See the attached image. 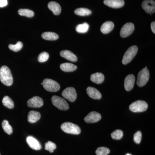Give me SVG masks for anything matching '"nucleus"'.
<instances>
[{"label":"nucleus","mask_w":155,"mask_h":155,"mask_svg":"<svg viewBox=\"0 0 155 155\" xmlns=\"http://www.w3.org/2000/svg\"><path fill=\"white\" fill-rule=\"evenodd\" d=\"M0 81L6 86H10L13 84V75L10 69L6 66L0 68Z\"/></svg>","instance_id":"1"},{"label":"nucleus","mask_w":155,"mask_h":155,"mask_svg":"<svg viewBox=\"0 0 155 155\" xmlns=\"http://www.w3.org/2000/svg\"><path fill=\"white\" fill-rule=\"evenodd\" d=\"M61 128L64 132L70 134H79L81 131L78 125L69 122L63 123L61 125Z\"/></svg>","instance_id":"2"},{"label":"nucleus","mask_w":155,"mask_h":155,"mask_svg":"<svg viewBox=\"0 0 155 155\" xmlns=\"http://www.w3.org/2000/svg\"><path fill=\"white\" fill-rule=\"evenodd\" d=\"M138 51V47L134 45L129 48L125 52L122 59V63L124 65H126L130 63L134 58L136 55Z\"/></svg>","instance_id":"3"},{"label":"nucleus","mask_w":155,"mask_h":155,"mask_svg":"<svg viewBox=\"0 0 155 155\" xmlns=\"http://www.w3.org/2000/svg\"><path fill=\"white\" fill-rule=\"evenodd\" d=\"M148 107V104L145 101L138 100L132 103L129 106V109L134 113H139L146 111Z\"/></svg>","instance_id":"4"},{"label":"nucleus","mask_w":155,"mask_h":155,"mask_svg":"<svg viewBox=\"0 0 155 155\" xmlns=\"http://www.w3.org/2000/svg\"><path fill=\"white\" fill-rule=\"evenodd\" d=\"M52 102L55 107L61 110H67L69 109V105L67 101L63 98L58 96H53Z\"/></svg>","instance_id":"5"},{"label":"nucleus","mask_w":155,"mask_h":155,"mask_svg":"<svg viewBox=\"0 0 155 155\" xmlns=\"http://www.w3.org/2000/svg\"><path fill=\"white\" fill-rule=\"evenodd\" d=\"M42 85L46 90L49 92H57L60 90V85L57 81L50 79L46 78L43 81Z\"/></svg>","instance_id":"6"},{"label":"nucleus","mask_w":155,"mask_h":155,"mask_svg":"<svg viewBox=\"0 0 155 155\" xmlns=\"http://www.w3.org/2000/svg\"><path fill=\"white\" fill-rule=\"evenodd\" d=\"M150 78V72L147 68H143L139 72L137 76V84L140 87L144 86Z\"/></svg>","instance_id":"7"},{"label":"nucleus","mask_w":155,"mask_h":155,"mask_svg":"<svg viewBox=\"0 0 155 155\" xmlns=\"http://www.w3.org/2000/svg\"><path fill=\"white\" fill-rule=\"evenodd\" d=\"M62 96L71 102L75 101L77 98V93L75 89L73 87H68L64 90Z\"/></svg>","instance_id":"8"},{"label":"nucleus","mask_w":155,"mask_h":155,"mask_svg":"<svg viewBox=\"0 0 155 155\" xmlns=\"http://www.w3.org/2000/svg\"><path fill=\"white\" fill-rule=\"evenodd\" d=\"M134 30V25L131 22L126 23L122 26L120 31V36L125 38L127 37L133 33Z\"/></svg>","instance_id":"9"},{"label":"nucleus","mask_w":155,"mask_h":155,"mask_svg":"<svg viewBox=\"0 0 155 155\" xmlns=\"http://www.w3.org/2000/svg\"><path fill=\"white\" fill-rule=\"evenodd\" d=\"M142 7L147 13L151 15L155 13V1L153 0H145L143 2Z\"/></svg>","instance_id":"10"},{"label":"nucleus","mask_w":155,"mask_h":155,"mask_svg":"<svg viewBox=\"0 0 155 155\" xmlns=\"http://www.w3.org/2000/svg\"><path fill=\"white\" fill-rule=\"evenodd\" d=\"M43 104V100L40 97L38 96L34 97L28 100L27 102V105L29 107H41Z\"/></svg>","instance_id":"11"},{"label":"nucleus","mask_w":155,"mask_h":155,"mask_svg":"<svg viewBox=\"0 0 155 155\" xmlns=\"http://www.w3.org/2000/svg\"><path fill=\"white\" fill-rule=\"evenodd\" d=\"M101 119V116L99 113L93 111L91 112L84 118L86 123H93L99 121Z\"/></svg>","instance_id":"12"},{"label":"nucleus","mask_w":155,"mask_h":155,"mask_svg":"<svg viewBox=\"0 0 155 155\" xmlns=\"http://www.w3.org/2000/svg\"><path fill=\"white\" fill-rule=\"evenodd\" d=\"M104 4L113 8H119L125 5L124 0H105Z\"/></svg>","instance_id":"13"},{"label":"nucleus","mask_w":155,"mask_h":155,"mask_svg":"<svg viewBox=\"0 0 155 155\" xmlns=\"http://www.w3.org/2000/svg\"><path fill=\"white\" fill-rule=\"evenodd\" d=\"M135 81V76L133 74H130L126 76L125 78L124 86L127 91H130L133 88Z\"/></svg>","instance_id":"14"},{"label":"nucleus","mask_w":155,"mask_h":155,"mask_svg":"<svg viewBox=\"0 0 155 155\" xmlns=\"http://www.w3.org/2000/svg\"><path fill=\"white\" fill-rule=\"evenodd\" d=\"M26 142L30 148L36 150H40L41 145L38 140L32 136H28L26 138Z\"/></svg>","instance_id":"15"},{"label":"nucleus","mask_w":155,"mask_h":155,"mask_svg":"<svg viewBox=\"0 0 155 155\" xmlns=\"http://www.w3.org/2000/svg\"><path fill=\"white\" fill-rule=\"evenodd\" d=\"M87 92L89 96L95 100H100L101 98L102 95L100 92L94 87H89L87 88Z\"/></svg>","instance_id":"16"},{"label":"nucleus","mask_w":155,"mask_h":155,"mask_svg":"<svg viewBox=\"0 0 155 155\" xmlns=\"http://www.w3.org/2000/svg\"><path fill=\"white\" fill-rule=\"evenodd\" d=\"M60 55L71 62H75L78 60L77 57L75 54L68 50H63L61 51L60 53Z\"/></svg>","instance_id":"17"},{"label":"nucleus","mask_w":155,"mask_h":155,"mask_svg":"<svg viewBox=\"0 0 155 155\" xmlns=\"http://www.w3.org/2000/svg\"><path fill=\"white\" fill-rule=\"evenodd\" d=\"M114 27V22L112 21H107L103 23L101 27V30L103 34H107L113 30Z\"/></svg>","instance_id":"18"},{"label":"nucleus","mask_w":155,"mask_h":155,"mask_svg":"<svg viewBox=\"0 0 155 155\" xmlns=\"http://www.w3.org/2000/svg\"><path fill=\"white\" fill-rule=\"evenodd\" d=\"M48 8L52 11L53 14L55 15H58L61 14V8L58 3L55 2H51L48 4Z\"/></svg>","instance_id":"19"},{"label":"nucleus","mask_w":155,"mask_h":155,"mask_svg":"<svg viewBox=\"0 0 155 155\" xmlns=\"http://www.w3.org/2000/svg\"><path fill=\"white\" fill-rule=\"evenodd\" d=\"M41 115L40 113L35 111H31L28 113V122L31 123H35L40 119Z\"/></svg>","instance_id":"20"},{"label":"nucleus","mask_w":155,"mask_h":155,"mask_svg":"<svg viewBox=\"0 0 155 155\" xmlns=\"http://www.w3.org/2000/svg\"><path fill=\"white\" fill-rule=\"evenodd\" d=\"M104 75L102 73L96 72L92 74L91 77V80L94 83L100 84L104 82Z\"/></svg>","instance_id":"21"},{"label":"nucleus","mask_w":155,"mask_h":155,"mask_svg":"<svg viewBox=\"0 0 155 155\" xmlns=\"http://www.w3.org/2000/svg\"><path fill=\"white\" fill-rule=\"evenodd\" d=\"M60 68L62 71L65 72H71L75 71L77 69L76 65L71 63H66L61 64Z\"/></svg>","instance_id":"22"},{"label":"nucleus","mask_w":155,"mask_h":155,"mask_svg":"<svg viewBox=\"0 0 155 155\" xmlns=\"http://www.w3.org/2000/svg\"><path fill=\"white\" fill-rule=\"evenodd\" d=\"M41 37L44 39L48 41H55L59 38V35L57 33L50 31L44 32Z\"/></svg>","instance_id":"23"},{"label":"nucleus","mask_w":155,"mask_h":155,"mask_svg":"<svg viewBox=\"0 0 155 155\" xmlns=\"http://www.w3.org/2000/svg\"><path fill=\"white\" fill-rule=\"evenodd\" d=\"M74 12L76 15L80 16H88L92 13V11L86 8H79L76 9Z\"/></svg>","instance_id":"24"},{"label":"nucleus","mask_w":155,"mask_h":155,"mask_svg":"<svg viewBox=\"0 0 155 155\" xmlns=\"http://www.w3.org/2000/svg\"><path fill=\"white\" fill-rule=\"evenodd\" d=\"M2 103L3 105L9 109H13L14 107V101L8 96H6L3 98Z\"/></svg>","instance_id":"25"},{"label":"nucleus","mask_w":155,"mask_h":155,"mask_svg":"<svg viewBox=\"0 0 155 155\" xmlns=\"http://www.w3.org/2000/svg\"><path fill=\"white\" fill-rule=\"evenodd\" d=\"M18 14L22 16L27 17H33L34 16V12L31 10L28 9H20L18 11Z\"/></svg>","instance_id":"26"},{"label":"nucleus","mask_w":155,"mask_h":155,"mask_svg":"<svg viewBox=\"0 0 155 155\" xmlns=\"http://www.w3.org/2000/svg\"><path fill=\"white\" fill-rule=\"evenodd\" d=\"M2 127L3 130L8 134H11L13 133V129L11 125L9 124L8 121L4 120L2 123Z\"/></svg>","instance_id":"27"},{"label":"nucleus","mask_w":155,"mask_h":155,"mask_svg":"<svg viewBox=\"0 0 155 155\" xmlns=\"http://www.w3.org/2000/svg\"><path fill=\"white\" fill-rule=\"evenodd\" d=\"M89 25L86 22L83 24H79L76 26V30L78 33H84L88 30Z\"/></svg>","instance_id":"28"},{"label":"nucleus","mask_w":155,"mask_h":155,"mask_svg":"<svg viewBox=\"0 0 155 155\" xmlns=\"http://www.w3.org/2000/svg\"><path fill=\"white\" fill-rule=\"evenodd\" d=\"M23 47V44L22 42H17L16 45L10 44L9 45V48L10 50L14 52H18L20 51Z\"/></svg>","instance_id":"29"},{"label":"nucleus","mask_w":155,"mask_h":155,"mask_svg":"<svg viewBox=\"0 0 155 155\" xmlns=\"http://www.w3.org/2000/svg\"><path fill=\"white\" fill-rule=\"evenodd\" d=\"M110 153V149L105 147H100L96 151L97 155H107Z\"/></svg>","instance_id":"30"},{"label":"nucleus","mask_w":155,"mask_h":155,"mask_svg":"<svg viewBox=\"0 0 155 155\" xmlns=\"http://www.w3.org/2000/svg\"><path fill=\"white\" fill-rule=\"evenodd\" d=\"M57 148V146L55 143L51 141H48L45 145V149L48 151L50 153L54 152V150Z\"/></svg>","instance_id":"31"},{"label":"nucleus","mask_w":155,"mask_h":155,"mask_svg":"<svg viewBox=\"0 0 155 155\" xmlns=\"http://www.w3.org/2000/svg\"><path fill=\"white\" fill-rule=\"evenodd\" d=\"M123 136V132L121 130H116L111 134V137L114 140L121 139Z\"/></svg>","instance_id":"32"},{"label":"nucleus","mask_w":155,"mask_h":155,"mask_svg":"<svg viewBox=\"0 0 155 155\" xmlns=\"http://www.w3.org/2000/svg\"><path fill=\"white\" fill-rule=\"evenodd\" d=\"M49 55L46 52H43L39 55L38 61L40 63L46 62L48 60Z\"/></svg>","instance_id":"33"},{"label":"nucleus","mask_w":155,"mask_h":155,"mask_svg":"<svg viewBox=\"0 0 155 155\" xmlns=\"http://www.w3.org/2000/svg\"><path fill=\"white\" fill-rule=\"evenodd\" d=\"M142 133L140 131H137L134 136V140L135 143L139 144L141 142Z\"/></svg>","instance_id":"34"},{"label":"nucleus","mask_w":155,"mask_h":155,"mask_svg":"<svg viewBox=\"0 0 155 155\" xmlns=\"http://www.w3.org/2000/svg\"><path fill=\"white\" fill-rule=\"evenodd\" d=\"M8 4V0H0V8L6 7Z\"/></svg>","instance_id":"35"},{"label":"nucleus","mask_w":155,"mask_h":155,"mask_svg":"<svg viewBox=\"0 0 155 155\" xmlns=\"http://www.w3.org/2000/svg\"><path fill=\"white\" fill-rule=\"evenodd\" d=\"M151 28L152 31L154 33H155V22L154 21L152 22L151 24Z\"/></svg>","instance_id":"36"},{"label":"nucleus","mask_w":155,"mask_h":155,"mask_svg":"<svg viewBox=\"0 0 155 155\" xmlns=\"http://www.w3.org/2000/svg\"><path fill=\"white\" fill-rule=\"evenodd\" d=\"M126 155H131L130 154H129V153H127V154H126Z\"/></svg>","instance_id":"37"},{"label":"nucleus","mask_w":155,"mask_h":155,"mask_svg":"<svg viewBox=\"0 0 155 155\" xmlns=\"http://www.w3.org/2000/svg\"></svg>","instance_id":"38"}]
</instances>
